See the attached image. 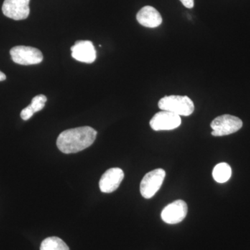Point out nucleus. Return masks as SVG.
Here are the masks:
<instances>
[{"instance_id":"obj_10","label":"nucleus","mask_w":250,"mask_h":250,"mask_svg":"<svg viewBox=\"0 0 250 250\" xmlns=\"http://www.w3.org/2000/svg\"><path fill=\"white\" fill-rule=\"evenodd\" d=\"M71 51L72 57L78 62L91 63L96 59V50L91 41H77Z\"/></svg>"},{"instance_id":"obj_8","label":"nucleus","mask_w":250,"mask_h":250,"mask_svg":"<svg viewBox=\"0 0 250 250\" xmlns=\"http://www.w3.org/2000/svg\"><path fill=\"white\" fill-rule=\"evenodd\" d=\"M188 206L184 200H176L166 206L161 212V218L166 223L174 225L181 223L187 216Z\"/></svg>"},{"instance_id":"obj_3","label":"nucleus","mask_w":250,"mask_h":250,"mask_svg":"<svg viewBox=\"0 0 250 250\" xmlns=\"http://www.w3.org/2000/svg\"><path fill=\"white\" fill-rule=\"evenodd\" d=\"M213 136H224L232 134L239 131L243 126V122L238 117L223 115L217 117L210 123Z\"/></svg>"},{"instance_id":"obj_9","label":"nucleus","mask_w":250,"mask_h":250,"mask_svg":"<svg viewBox=\"0 0 250 250\" xmlns=\"http://www.w3.org/2000/svg\"><path fill=\"white\" fill-rule=\"evenodd\" d=\"M124 177V172L119 167L108 169L102 176L99 182L100 190L104 193L115 191L121 185Z\"/></svg>"},{"instance_id":"obj_12","label":"nucleus","mask_w":250,"mask_h":250,"mask_svg":"<svg viewBox=\"0 0 250 250\" xmlns=\"http://www.w3.org/2000/svg\"><path fill=\"white\" fill-rule=\"evenodd\" d=\"M231 176V168L226 163H220L215 166L213 170V177L215 182L223 184L228 182Z\"/></svg>"},{"instance_id":"obj_11","label":"nucleus","mask_w":250,"mask_h":250,"mask_svg":"<svg viewBox=\"0 0 250 250\" xmlns=\"http://www.w3.org/2000/svg\"><path fill=\"white\" fill-rule=\"evenodd\" d=\"M136 19L139 24L143 27L155 28L162 24V17L160 13L151 6L142 8L136 16Z\"/></svg>"},{"instance_id":"obj_13","label":"nucleus","mask_w":250,"mask_h":250,"mask_svg":"<svg viewBox=\"0 0 250 250\" xmlns=\"http://www.w3.org/2000/svg\"><path fill=\"white\" fill-rule=\"evenodd\" d=\"M41 250H70L66 243L58 237H49L42 242Z\"/></svg>"},{"instance_id":"obj_16","label":"nucleus","mask_w":250,"mask_h":250,"mask_svg":"<svg viewBox=\"0 0 250 250\" xmlns=\"http://www.w3.org/2000/svg\"><path fill=\"white\" fill-rule=\"evenodd\" d=\"M185 7L188 9H192L194 6V0H180Z\"/></svg>"},{"instance_id":"obj_15","label":"nucleus","mask_w":250,"mask_h":250,"mask_svg":"<svg viewBox=\"0 0 250 250\" xmlns=\"http://www.w3.org/2000/svg\"><path fill=\"white\" fill-rule=\"evenodd\" d=\"M34 113H35L33 111L32 108L31 107L30 105H29L27 107L24 108L21 111V116L23 121H28V120L30 119Z\"/></svg>"},{"instance_id":"obj_14","label":"nucleus","mask_w":250,"mask_h":250,"mask_svg":"<svg viewBox=\"0 0 250 250\" xmlns=\"http://www.w3.org/2000/svg\"><path fill=\"white\" fill-rule=\"evenodd\" d=\"M47 102V98L44 95H39L34 97L31 100L30 106L32 108L34 113L41 111L45 107V103Z\"/></svg>"},{"instance_id":"obj_5","label":"nucleus","mask_w":250,"mask_h":250,"mask_svg":"<svg viewBox=\"0 0 250 250\" xmlns=\"http://www.w3.org/2000/svg\"><path fill=\"white\" fill-rule=\"evenodd\" d=\"M11 59L16 63L22 65L39 64L43 59L42 52L39 49L28 46H16L10 51Z\"/></svg>"},{"instance_id":"obj_2","label":"nucleus","mask_w":250,"mask_h":250,"mask_svg":"<svg viewBox=\"0 0 250 250\" xmlns=\"http://www.w3.org/2000/svg\"><path fill=\"white\" fill-rule=\"evenodd\" d=\"M159 107L163 111L175 113L179 116H188L193 113L195 105L188 96L170 95L159 100Z\"/></svg>"},{"instance_id":"obj_6","label":"nucleus","mask_w":250,"mask_h":250,"mask_svg":"<svg viewBox=\"0 0 250 250\" xmlns=\"http://www.w3.org/2000/svg\"><path fill=\"white\" fill-rule=\"evenodd\" d=\"M182 120L178 115L161 110L153 116L149 125L154 131H164L176 129L180 126Z\"/></svg>"},{"instance_id":"obj_1","label":"nucleus","mask_w":250,"mask_h":250,"mask_svg":"<svg viewBox=\"0 0 250 250\" xmlns=\"http://www.w3.org/2000/svg\"><path fill=\"white\" fill-rule=\"evenodd\" d=\"M96 137L97 131L90 126L67 129L59 135L57 147L62 153L73 154L90 147Z\"/></svg>"},{"instance_id":"obj_7","label":"nucleus","mask_w":250,"mask_h":250,"mask_svg":"<svg viewBox=\"0 0 250 250\" xmlns=\"http://www.w3.org/2000/svg\"><path fill=\"white\" fill-rule=\"evenodd\" d=\"M30 0H4L2 12L6 17L15 21H22L29 16Z\"/></svg>"},{"instance_id":"obj_4","label":"nucleus","mask_w":250,"mask_h":250,"mask_svg":"<svg viewBox=\"0 0 250 250\" xmlns=\"http://www.w3.org/2000/svg\"><path fill=\"white\" fill-rule=\"evenodd\" d=\"M165 177V170L161 168L156 169L146 174L140 186L142 196L146 199L152 198L160 189Z\"/></svg>"},{"instance_id":"obj_17","label":"nucleus","mask_w":250,"mask_h":250,"mask_svg":"<svg viewBox=\"0 0 250 250\" xmlns=\"http://www.w3.org/2000/svg\"><path fill=\"white\" fill-rule=\"evenodd\" d=\"M6 77L5 74L3 73L2 72L0 71V82L6 80Z\"/></svg>"}]
</instances>
